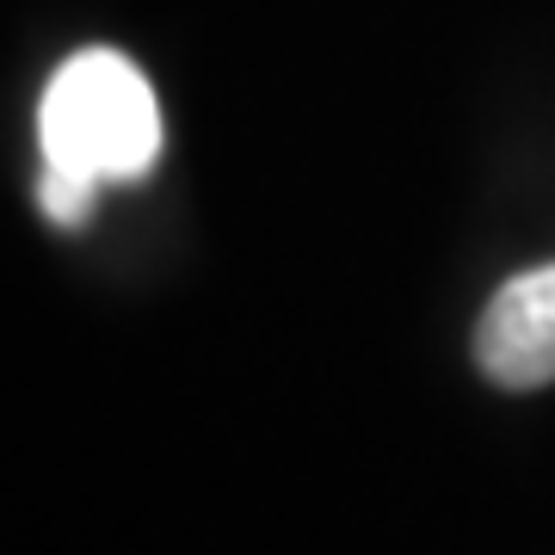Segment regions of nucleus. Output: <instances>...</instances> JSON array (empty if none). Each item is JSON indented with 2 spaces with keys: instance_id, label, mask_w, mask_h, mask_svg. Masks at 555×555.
Returning a JSON list of instances; mask_svg holds the SVG:
<instances>
[{
  "instance_id": "f257e3e1",
  "label": "nucleus",
  "mask_w": 555,
  "mask_h": 555,
  "mask_svg": "<svg viewBox=\"0 0 555 555\" xmlns=\"http://www.w3.org/2000/svg\"><path fill=\"white\" fill-rule=\"evenodd\" d=\"M43 167L87 185H137L160 160L155 87L124 50H75L38 100Z\"/></svg>"
},
{
  "instance_id": "7ed1b4c3",
  "label": "nucleus",
  "mask_w": 555,
  "mask_h": 555,
  "mask_svg": "<svg viewBox=\"0 0 555 555\" xmlns=\"http://www.w3.org/2000/svg\"><path fill=\"white\" fill-rule=\"evenodd\" d=\"M93 198H100V185H87L75 173H56V167H38V210L56 229H87L93 222Z\"/></svg>"
},
{
  "instance_id": "f03ea898",
  "label": "nucleus",
  "mask_w": 555,
  "mask_h": 555,
  "mask_svg": "<svg viewBox=\"0 0 555 555\" xmlns=\"http://www.w3.org/2000/svg\"><path fill=\"white\" fill-rule=\"evenodd\" d=\"M476 364L500 389L555 383V259L506 278L476 321Z\"/></svg>"
}]
</instances>
